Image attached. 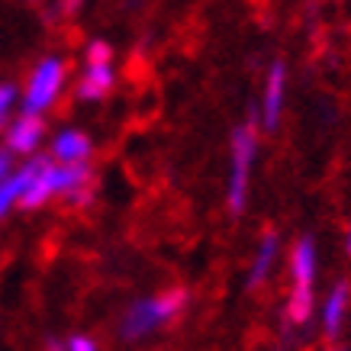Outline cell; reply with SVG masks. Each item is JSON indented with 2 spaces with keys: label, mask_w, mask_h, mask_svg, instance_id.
Instances as JSON below:
<instances>
[{
  "label": "cell",
  "mask_w": 351,
  "mask_h": 351,
  "mask_svg": "<svg viewBox=\"0 0 351 351\" xmlns=\"http://www.w3.org/2000/svg\"><path fill=\"white\" fill-rule=\"evenodd\" d=\"M52 197H55V187H52V161H49L29 181V187H26V193H23V200H20V210H39Z\"/></svg>",
  "instance_id": "4fadbf2b"
},
{
  "label": "cell",
  "mask_w": 351,
  "mask_h": 351,
  "mask_svg": "<svg viewBox=\"0 0 351 351\" xmlns=\"http://www.w3.org/2000/svg\"><path fill=\"white\" fill-rule=\"evenodd\" d=\"M345 248H348V255H351V229H348V239H345Z\"/></svg>",
  "instance_id": "ffe728a7"
},
{
  "label": "cell",
  "mask_w": 351,
  "mask_h": 351,
  "mask_svg": "<svg viewBox=\"0 0 351 351\" xmlns=\"http://www.w3.org/2000/svg\"><path fill=\"white\" fill-rule=\"evenodd\" d=\"M113 84H117L113 64H84V75L77 81V100H87V104L104 100L113 90Z\"/></svg>",
  "instance_id": "9c48e42d"
},
{
  "label": "cell",
  "mask_w": 351,
  "mask_h": 351,
  "mask_svg": "<svg viewBox=\"0 0 351 351\" xmlns=\"http://www.w3.org/2000/svg\"><path fill=\"white\" fill-rule=\"evenodd\" d=\"M94 155V142L81 129H62L52 138V165H87Z\"/></svg>",
  "instance_id": "52a82bcc"
},
{
  "label": "cell",
  "mask_w": 351,
  "mask_h": 351,
  "mask_svg": "<svg viewBox=\"0 0 351 351\" xmlns=\"http://www.w3.org/2000/svg\"><path fill=\"white\" fill-rule=\"evenodd\" d=\"M45 351H64V345H62V341H49V345H45Z\"/></svg>",
  "instance_id": "d6986e66"
},
{
  "label": "cell",
  "mask_w": 351,
  "mask_h": 351,
  "mask_svg": "<svg viewBox=\"0 0 351 351\" xmlns=\"http://www.w3.org/2000/svg\"><path fill=\"white\" fill-rule=\"evenodd\" d=\"M348 300H351V287L341 280L335 287L329 290V297L322 303V329L329 339H335L341 329V322H345V313H348Z\"/></svg>",
  "instance_id": "8fae6325"
},
{
  "label": "cell",
  "mask_w": 351,
  "mask_h": 351,
  "mask_svg": "<svg viewBox=\"0 0 351 351\" xmlns=\"http://www.w3.org/2000/svg\"><path fill=\"white\" fill-rule=\"evenodd\" d=\"M64 81H68V62L62 55H45L43 62L32 68L26 90L20 97V107L26 117H43L49 107H55V100L62 94Z\"/></svg>",
  "instance_id": "3957f363"
},
{
  "label": "cell",
  "mask_w": 351,
  "mask_h": 351,
  "mask_svg": "<svg viewBox=\"0 0 351 351\" xmlns=\"http://www.w3.org/2000/svg\"><path fill=\"white\" fill-rule=\"evenodd\" d=\"M290 280L297 290H313V280H316V242L303 235L293 242L290 248Z\"/></svg>",
  "instance_id": "ba28073f"
},
{
  "label": "cell",
  "mask_w": 351,
  "mask_h": 351,
  "mask_svg": "<svg viewBox=\"0 0 351 351\" xmlns=\"http://www.w3.org/2000/svg\"><path fill=\"white\" fill-rule=\"evenodd\" d=\"M284 94H287V64L274 62L265 77V94H261V126L274 132L284 117Z\"/></svg>",
  "instance_id": "277c9868"
},
{
  "label": "cell",
  "mask_w": 351,
  "mask_h": 351,
  "mask_svg": "<svg viewBox=\"0 0 351 351\" xmlns=\"http://www.w3.org/2000/svg\"><path fill=\"white\" fill-rule=\"evenodd\" d=\"M277 248H280V239H277V232H265L261 235V242H258L255 248V258H252V267H248V290L261 287L267 277H271V267H274L277 261Z\"/></svg>",
  "instance_id": "30bf717a"
},
{
  "label": "cell",
  "mask_w": 351,
  "mask_h": 351,
  "mask_svg": "<svg viewBox=\"0 0 351 351\" xmlns=\"http://www.w3.org/2000/svg\"><path fill=\"white\" fill-rule=\"evenodd\" d=\"M329 351H335V348H329Z\"/></svg>",
  "instance_id": "44dd1931"
},
{
  "label": "cell",
  "mask_w": 351,
  "mask_h": 351,
  "mask_svg": "<svg viewBox=\"0 0 351 351\" xmlns=\"http://www.w3.org/2000/svg\"><path fill=\"white\" fill-rule=\"evenodd\" d=\"M258 158V129L252 123L232 129L229 138V184H226V203L229 213H242L248 203V187H252V168Z\"/></svg>",
  "instance_id": "7a4b0ae2"
},
{
  "label": "cell",
  "mask_w": 351,
  "mask_h": 351,
  "mask_svg": "<svg viewBox=\"0 0 351 351\" xmlns=\"http://www.w3.org/2000/svg\"><path fill=\"white\" fill-rule=\"evenodd\" d=\"M64 351H97V341L90 335H71L64 341Z\"/></svg>",
  "instance_id": "2e32d148"
},
{
  "label": "cell",
  "mask_w": 351,
  "mask_h": 351,
  "mask_svg": "<svg viewBox=\"0 0 351 351\" xmlns=\"http://www.w3.org/2000/svg\"><path fill=\"white\" fill-rule=\"evenodd\" d=\"M52 158H29L26 165H20V168L13 171L7 181H0V219H7L10 216V210H16L23 200V193H26V187H29V181L39 174V171L45 168Z\"/></svg>",
  "instance_id": "5b68a950"
},
{
  "label": "cell",
  "mask_w": 351,
  "mask_h": 351,
  "mask_svg": "<svg viewBox=\"0 0 351 351\" xmlns=\"http://www.w3.org/2000/svg\"><path fill=\"white\" fill-rule=\"evenodd\" d=\"M20 90H16V84H10V81H0V129L7 126V117H10L13 104L20 100Z\"/></svg>",
  "instance_id": "5bb4252c"
},
{
  "label": "cell",
  "mask_w": 351,
  "mask_h": 351,
  "mask_svg": "<svg viewBox=\"0 0 351 351\" xmlns=\"http://www.w3.org/2000/svg\"><path fill=\"white\" fill-rule=\"evenodd\" d=\"M52 187L55 197H71L90 187V165H52Z\"/></svg>",
  "instance_id": "7c38bea8"
},
{
  "label": "cell",
  "mask_w": 351,
  "mask_h": 351,
  "mask_svg": "<svg viewBox=\"0 0 351 351\" xmlns=\"http://www.w3.org/2000/svg\"><path fill=\"white\" fill-rule=\"evenodd\" d=\"M43 138H45L43 117H26V113H20L7 126V132H3V142H7L10 155H32V152L43 145Z\"/></svg>",
  "instance_id": "8992f818"
},
{
  "label": "cell",
  "mask_w": 351,
  "mask_h": 351,
  "mask_svg": "<svg viewBox=\"0 0 351 351\" xmlns=\"http://www.w3.org/2000/svg\"><path fill=\"white\" fill-rule=\"evenodd\" d=\"M84 64H113V49L104 39H94L84 52Z\"/></svg>",
  "instance_id": "9a60e30c"
},
{
  "label": "cell",
  "mask_w": 351,
  "mask_h": 351,
  "mask_svg": "<svg viewBox=\"0 0 351 351\" xmlns=\"http://www.w3.org/2000/svg\"><path fill=\"white\" fill-rule=\"evenodd\" d=\"M13 174V165H10V152L0 149V181H7Z\"/></svg>",
  "instance_id": "e0dca14e"
},
{
  "label": "cell",
  "mask_w": 351,
  "mask_h": 351,
  "mask_svg": "<svg viewBox=\"0 0 351 351\" xmlns=\"http://www.w3.org/2000/svg\"><path fill=\"white\" fill-rule=\"evenodd\" d=\"M90 197H94V193H90V187H84V191L71 193V197H68V203H71V206H87V203H90Z\"/></svg>",
  "instance_id": "ac0fdd59"
},
{
  "label": "cell",
  "mask_w": 351,
  "mask_h": 351,
  "mask_svg": "<svg viewBox=\"0 0 351 351\" xmlns=\"http://www.w3.org/2000/svg\"><path fill=\"white\" fill-rule=\"evenodd\" d=\"M184 306H187V290L184 287H171V290L155 293V297L136 300V303H129V309L123 313V319H119V335H123V341L149 339L152 332L168 326Z\"/></svg>",
  "instance_id": "6da1fadb"
}]
</instances>
